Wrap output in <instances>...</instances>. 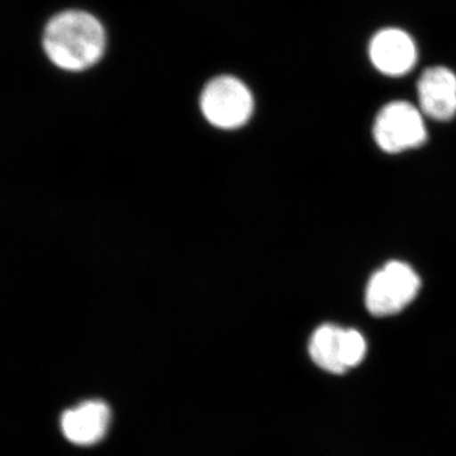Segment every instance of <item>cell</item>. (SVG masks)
Masks as SVG:
<instances>
[{
    "label": "cell",
    "mask_w": 456,
    "mask_h": 456,
    "mask_svg": "<svg viewBox=\"0 0 456 456\" xmlns=\"http://www.w3.org/2000/svg\"><path fill=\"white\" fill-rule=\"evenodd\" d=\"M106 32L88 12L66 11L47 23L44 49L51 62L66 71H83L97 64L106 50Z\"/></svg>",
    "instance_id": "obj_1"
},
{
    "label": "cell",
    "mask_w": 456,
    "mask_h": 456,
    "mask_svg": "<svg viewBox=\"0 0 456 456\" xmlns=\"http://www.w3.org/2000/svg\"><path fill=\"white\" fill-rule=\"evenodd\" d=\"M421 279L410 264L392 260L373 273L365 288V305L375 317L397 314L415 301Z\"/></svg>",
    "instance_id": "obj_2"
},
{
    "label": "cell",
    "mask_w": 456,
    "mask_h": 456,
    "mask_svg": "<svg viewBox=\"0 0 456 456\" xmlns=\"http://www.w3.org/2000/svg\"><path fill=\"white\" fill-rule=\"evenodd\" d=\"M375 143L387 154H401L417 149L428 141L425 116L415 104L393 101L374 119Z\"/></svg>",
    "instance_id": "obj_3"
},
{
    "label": "cell",
    "mask_w": 456,
    "mask_h": 456,
    "mask_svg": "<svg viewBox=\"0 0 456 456\" xmlns=\"http://www.w3.org/2000/svg\"><path fill=\"white\" fill-rule=\"evenodd\" d=\"M200 110L215 127L236 130L253 116L254 97L241 80L224 75L207 84L200 97Z\"/></svg>",
    "instance_id": "obj_4"
},
{
    "label": "cell",
    "mask_w": 456,
    "mask_h": 456,
    "mask_svg": "<svg viewBox=\"0 0 456 456\" xmlns=\"http://www.w3.org/2000/svg\"><path fill=\"white\" fill-rule=\"evenodd\" d=\"M308 351L318 367L329 373L342 374L364 360L367 341L358 330L326 323L314 330Z\"/></svg>",
    "instance_id": "obj_5"
},
{
    "label": "cell",
    "mask_w": 456,
    "mask_h": 456,
    "mask_svg": "<svg viewBox=\"0 0 456 456\" xmlns=\"http://www.w3.org/2000/svg\"><path fill=\"white\" fill-rule=\"evenodd\" d=\"M369 59L380 74L401 77L415 69L417 45L410 33L395 27L380 29L369 42Z\"/></svg>",
    "instance_id": "obj_6"
},
{
    "label": "cell",
    "mask_w": 456,
    "mask_h": 456,
    "mask_svg": "<svg viewBox=\"0 0 456 456\" xmlns=\"http://www.w3.org/2000/svg\"><path fill=\"white\" fill-rule=\"evenodd\" d=\"M417 97L425 117L452 121L456 116V74L446 66L426 69L417 82Z\"/></svg>",
    "instance_id": "obj_7"
},
{
    "label": "cell",
    "mask_w": 456,
    "mask_h": 456,
    "mask_svg": "<svg viewBox=\"0 0 456 456\" xmlns=\"http://www.w3.org/2000/svg\"><path fill=\"white\" fill-rule=\"evenodd\" d=\"M110 410L101 401L84 402L66 411L61 417L65 437L77 445H93L106 435Z\"/></svg>",
    "instance_id": "obj_8"
}]
</instances>
